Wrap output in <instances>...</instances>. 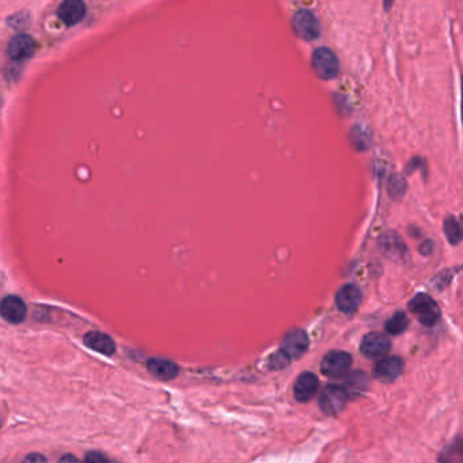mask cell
<instances>
[{"label":"cell","mask_w":463,"mask_h":463,"mask_svg":"<svg viewBox=\"0 0 463 463\" xmlns=\"http://www.w3.org/2000/svg\"><path fill=\"white\" fill-rule=\"evenodd\" d=\"M36 51V43L34 40L27 34H18L14 38H11L7 53L11 60L14 61H23L33 56Z\"/></svg>","instance_id":"cell-11"},{"label":"cell","mask_w":463,"mask_h":463,"mask_svg":"<svg viewBox=\"0 0 463 463\" xmlns=\"http://www.w3.org/2000/svg\"><path fill=\"white\" fill-rule=\"evenodd\" d=\"M382 252L393 260H403L407 257V246L404 240L394 232H386L379 239Z\"/></svg>","instance_id":"cell-13"},{"label":"cell","mask_w":463,"mask_h":463,"mask_svg":"<svg viewBox=\"0 0 463 463\" xmlns=\"http://www.w3.org/2000/svg\"><path fill=\"white\" fill-rule=\"evenodd\" d=\"M58 18L68 26L82 22L86 15V4L83 0H64L58 7Z\"/></svg>","instance_id":"cell-12"},{"label":"cell","mask_w":463,"mask_h":463,"mask_svg":"<svg viewBox=\"0 0 463 463\" xmlns=\"http://www.w3.org/2000/svg\"><path fill=\"white\" fill-rule=\"evenodd\" d=\"M336 307L346 313V314H351L355 313L358 308H359L360 302H361V292L357 285H344L343 287L339 289V292L336 293V298H335Z\"/></svg>","instance_id":"cell-10"},{"label":"cell","mask_w":463,"mask_h":463,"mask_svg":"<svg viewBox=\"0 0 463 463\" xmlns=\"http://www.w3.org/2000/svg\"><path fill=\"white\" fill-rule=\"evenodd\" d=\"M290 360L292 359L282 350H279L278 353L271 355V358L268 360V367L271 370H281L285 368L290 363Z\"/></svg>","instance_id":"cell-22"},{"label":"cell","mask_w":463,"mask_h":463,"mask_svg":"<svg viewBox=\"0 0 463 463\" xmlns=\"http://www.w3.org/2000/svg\"><path fill=\"white\" fill-rule=\"evenodd\" d=\"M390 340L381 332H372L364 336L360 344V353L368 359L383 358L390 351Z\"/></svg>","instance_id":"cell-6"},{"label":"cell","mask_w":463,"mask_h":463,"mask_svg":"<svg viewBox=\"0 0 463 463\" xmlns=\"http://www.w3.org/2000/svg\"><path fill=\"white\" fill-rule=\"evenodd\" d=\"M353 364V358L344 351H331L321 361V371L329 378L344 377Z\"/></svg>","instance_id":"cell-5"},{"label":"cell","mask_w":463,"mask_h":463,"mask_svg":"<svg viewBox=\"0 0 463 463\" xmlns=\"http://www.w3.org/2000/svg\"><path fill=\"white\" fill-rule=\"evenodd\" d=\"M348 399L350 397L344 386L327 385L320 394L318 403H320V408L327 414H336L344 409Z\"/></svg>","instance_id":"cell-4"},{"label":"cell","mask_w":463,"mask_h":463,"mask_svg":"<svg viewBox=\"0 0 463 463\" xmlns=\"http://www.w3.org/2000/svg\"><path fill=\"white\" fill-rule=\"evenodd\" d=\"M431 250H432V246H431L429 241H427V243L420 248V251H421L424 255H428V254L431 252Z\"/></svg>","instance_id":"cell-26"},{"label":"cell","mask_w":463,"mask_h":463,"mask_svg":"<svg viewBox=\"0 0 463 463\" xmlns=\"http://www.w3.org/2000/svg\"><path fill=\"white\" fill-rule=\"evenodd\" d=\"M293 30L294 33L305 40L313 41L317 40L321 34V27L317 16L310 10H300L293 16Z\"/></svg>","instance_id":"cell-3"},{"label":"cell","mask_w":463,"mask_h":463,"mask_svg":"<svg viewBox=\"0 0 463 463\" xmlns=\"http://www.w3.org/2000/svg\"><path fill=\"white\" fill-rule=\"evenodd\" d=\"M407 190V183L400 176H393V179L389 183V193L394 198H401Z\"/></svg>","instance_id":"cell-21"},{"label":"cell","mask_w":463,"mask_h":463,"mask_svg":"<svg viewBox=\"0 0 463 463\" xmlns=\"http://www.w3.org/2000/svg\"><path fill=\"white\" fill-rule=\"evenodd\" d=\"M318 392V379L311 372L301 374L294 383V397L300 403H308Z\"/></svg>","instance_id":"cell-14"},{"label":"cell","mask_w":463,"mask_h":463,"mask_svg":"<svg viewBox=\"0 0 463 463\" xmlns=\"http://www.w3.org/2000/svg\"><path fill=\"white\" fill-rule=\"evenodd\" d=\"M83 342L88 348H91L93 351H97L102 355H106V357H111L115 353L114 340L102 332L91 331V332L84 335Z\"/></svg>","instance_id":"cell-15"},{"label":"cell","mask_w":463,"mask_h":463,"mask_svg":"<svg viewBox=\"0 0 463 463\" xmlns=\"http://www.w3.org/2000/svg\"><path fill=\"white\" fill-rule=\"evenodd\" d=\"M462 121H463V78H462Z\"/></svg>","instance_id":"cell-28"},{"label":"cell","mask_w":463,"mask_h":463,"mask_svg":"<svg viewBox=\"0 0 463 463\" xmlns=\"http://www.w3.org/2000/svg\"><path fill=\"white\" fill-rule=\"evenodd\" d=\"M83 463H108L107 458L103 455L102 453H97V451H91L86 455L84 462Z\"/></svg>","instance_id":"cell-23"},{"label":"cell","mask_w":463,"mask_h":463,"mask_svg":"<svg viewBox=\"0 0 463 463\" xmlns=\"http://www.w3.org/2000/svg\"><path fill=\"white\" fill-rule=\"evenodd\" d=\"M0 316L10 324H21L27 316V307L18 296H7L0 301Z\"/></svg>","instance_id":"cell-9"},{"label":"cell","mask_w":463,"mask_h":463,"mask_svg":"<svg viewBox=\"0 0 463 463\" xmlns=\"http://www.w3.org/2000/svg\"><path fill=\"white\" fill-rule=\"evenodd\" d=\"M147 368L154 377L161 381H171L179 374V367L176 363L161 358L148 360Z\"/></svg>","instance_id":"cell-16"},{"label":"cell","mask_w":463,"mask_h":463,"mask_svg":"<svg viewBox=\"0 0 463 463\" xmlns=\"http://www.w3.org/2000/svg\"><path fill=\"white\" fill-rule=\"evenodd\" d=\"M368 388V377L363 371H354L347 375L344 389L348 397H358Z\"/></svg>","instance_id":"cell-17"},{"label":"cell","mask_w":463,"mask_h":463,"mask_svg":"<svg viewBox=\"0 0 463 463\" xmlns=\"http://www.w3.org/2000/svg\"><path fill=\"white\" fill-rule=\"evenodd\" d=\"M403 371L404 360L399 357H388L375 363L372 374L378 381L383 383H390L394 382L403 374Z\"/></svg>","instance_id":"cell-8"},{"label":"cell","mask_w":463,"mask_h":463,"mask_svg":"<svg viewBox=\"0 0 463 463\" xmlns=\"http://www.w3.org/2000/svg\"><path fill=\"white\" fill-rule=\"evenodd\" d=\"M23 463H49L48 460L41 455V454H30L27 455L25 460H23Z\"/></svg>","instance_id":"cell-24"},{"label":"cell","mask_w":463,"mask_h":463,"mask_svg":"<svg viewBox=\"0 0 463 463\" xmlns=\"http://www.w3.org/2000/svg\"><path fill=\"white\" fill-rule=\"evenodd\" d=\"M57 463H80L78 458H75L73 455H64L62 458H60V461Z\"/></svg>","instance_id":"cell-25"},{"label":"cell","mask_w":463,"mask_h":463,"mask_svg":"<svg viewBox=\"0 0 463 463\" xmlns=\"http://www.w3.org/2000/svg\"><path fill=\"white\" fill-rule=\"evenodd\" d=\"M308 347L309 337L307 332L302 329H293L283 337L281 350L290 359H297L308 351Z\"/></svg>","instance_id":"cell-7"},{"label":"cell","mask_w":463,"mask_h":463,"mask_svg":"<svg viewBox=\"0 0 463 463\" xmlns=\"http://www.w3.org/2000/svg\"><path fill=\"white\" fill-rule=\"evenodd\" d=\"M444 233H446V237L447 240L450 241V244L453 246H457L460 244L463 240V219L462 218H458V217H454V215H450L444 219Z\"/></svg>","instance_id":"cell-18"},{"label":"cell","mask_w":463,"mask_h":463,"mask_svg":"<svg viewBox=\"0 0 463 463\" xmlns=\"http://www.w3.org/2000/svg\"><path fill=\"white\" fill-rule=\"evenodd\" d=\"M439 462L463 463V438H457L440 453Z\"/></svg>","instance_id":"cell-19"},{"label":"cell","mask_w":463,"mask_h":463,"mask_svg":"<svg viewBox=\"0 0 463 463\" xmlns=\"http://www.w3.org/2000/svg\"><path fill=\"white\" fill-rule=\"evenodd\" d=\"M409 327V318L404 311H397L396 314H393L389 321L385 325V329L388 333L390 335H401L404 333Z\"/></svg>","instance_id":"cell-20"},{"label":"cell","mask_w":463,"mask_h":463,"mask_svg":"<svg viewBox=\"0 0 463 463\" xmlns=\"http://www.w3.org/2000/svg\"><path fill=\"white\" fill-rule=\"evenodd\" d=\"M311 68L322 80L335 79L339 75L340 64L336 54L328 48H318L311 56Z\"/></svg>","instance_id":"cell-2"},{"label":"cell","mask_w":463,"mask_h":463,"mask_svg":"<svg viewBox=\"0 0 463 463\" xmlns=\"http://www.w3.org/2000/svg\"><path fill=\"white\" fill-rule=\"evenodd\" d=\"M393 1H394V0H383V4H385V8H386V10H389V8H390V7H392V4H393Z\"/></svg>","instance_id":"cell-27"},{"label":"cell","mask_w":463,"mask_h":463,"mask_svg":"<svg viewBox=\"0 0 463 463\" xmlns=\"http://www.w3.org/2000/svg\"><path fill=\"white\" fill-rule=\"evenodd\" d=\"M412 313L425 327H434L440 321L442 311L436 301L427 294H417L409 302Z\"/></svg>","instance_id":"cell-1"}]
</instances>
